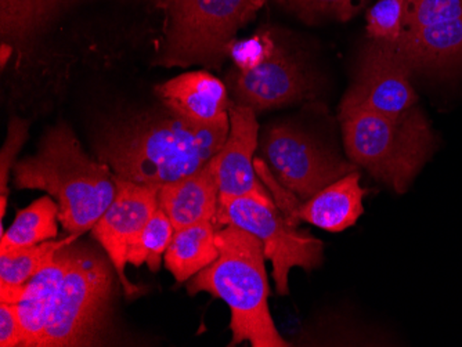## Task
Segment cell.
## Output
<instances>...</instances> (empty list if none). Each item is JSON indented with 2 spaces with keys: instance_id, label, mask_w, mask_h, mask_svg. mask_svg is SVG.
Returning a JSON list of instances; mask_svg holds the SVG:
<instances>
[{
  "instance_id": "7402d4cb",
  "label": "cell",
  "mask_w": 462,
  "mask_h": 347,
  "mask_svg": "<svg viewBox=\"0 0 462 347\" xmlns=\"http://www.w3.org/2000/svg\"><path fill=\"white\" fill-rule=\"evenodd\" d=\"M175 234V227L162 209L158 208L145 224L142 235L129 251L128 263L134 268L147 264L150 270L158 271L162 264V256L170 247Z\"/></svg>"
},
{
  "instance_id": "5b68a950",
  "label": "cell",
  "mask_w": 462,
  "mask_h": 347,
  "mask_svg": "<svg viewBox=\"0 0 462 347\" xmlns=\"http://www.w3.org/2000/svg\"><path fill=\"white\" fill-rule=\"evenodd\" d=\"M266 0H170L165 41L154 66L219 68L237 33Z\"/></svg>"
},
{
  "instance_id": "484cf974",
  "label": "cell",
  "mask_w": 462,
  "mask_h": 347,
  "mask_svg": "<svg viewBox=\"0 0 462 347\" xmlns=\"http://www.w3.org/2000/svg\"><path fill=\"white\" fill-rule=\"evenodd\" d=\"M462 18V0H421L410 9L404 30L456 22Z\"/></svg>"
},
{
  "instance_id": "d6986e66",
  "label": "cell",
  "mask_w": 462,
  "mask_h": 347,
  "mask_svg": "<svg viewBox=\"0 0 462 347\" xmlns=\"http://www.w3.org/2000/svg\"><path fill=\"white\" fill-rule=\"evenodd\" d=\"M217 233L214 222L197 223L193 226L175 230L163 256V263L179 284L193 279L217 260L219 256Z\"/></svg>"
},
{
  "instance_id": "9c48e42d",
  "label": "cell",
  "mask_w": 462,
  "mask_h": 347,
  "mask_svg": "<svg viewBox=\"0 0 462 347\" xmlns=\"http://www.w3.org/2000/svg\"><path fill=\"white\" fill-rule=\"evenodd\" d=\"M116 198L96 223L92 233L107 253L125 294L132 297L140 289L126 279L125 268L128 264L129 251L139 240L145 224L160 208V187L139 185L118 176H116Z\"/></svg>"
},
{
  "instance_id": "4316f807",
  "label": "cell",
  "mask_w": 462,
  "mask_h": 347,
  "mask_svg": "<svg viewBox=\"0 0 462 347\" xmlns=\"http://www.w3.org/2000/svg\"><path fill=\"white\" fill-rule=\"evenodd\" d=\"M276 42L273 41L272 36L256 35L245 41H236L230 48L228 57L235 59L236 68L252 69L263 63L264 59L270 56Z\"/></svg>"
},
{
  "instance_id": "7c38bea8",
  "label": "cell",
  "mask_w": 462,
  "mask_h": 347,
  "mask_svg": "<svg viewBox=\"0 0 462 347\" xmlns=\"http://www.w3.org/2000/svg\"><path fill=\"white\" fill-rule=\"evenodd\" d=\"M228 119L230 132L227 140L211 160L219 183V204L240 196L270 198L255 169L254 154L259 147V123L255 111L231 101Z\"/></svg>"
},
{
  "instance_id": "ac0fdd59",
  "label": "cell",
  "mask_w": 462,
  "mask_h": 347,
  "mask_svg": "<svg viewBox=\"0 0 462 347\" xmlns=\"http://www.w3.org/2000/svg\"><path fill=\"white\" fill-rule=\"evenodd\" d=\"M363 198L360 175L353 170L303 202L295 211V217L326 232L341 233L362 216Z\"/></svg>"
},
{
  "instance_id": "7a4b0ae2",
  "label": "cell",
  "mask_w": 462,
  "mask_h": 347,
  "mask_svg": "<svg viewBox=\"0 0 462 347\" xmlns=\"http://www.w3.org/2000/svg\"><path fill=\"white\" fill-rule=\"evenodd\" d=\"M20 190H42L56 199L59 222L69 234L95 227L116 196V175L108 165L85 152L66 122L49 129L35 154L13 168Z\"/></svg>"
},
{
  "instance_id": "ffe728a7",
  "label": "cell",
  "mask_w": 462,
  "mask_h": 347,
  "mask_svg": "<svg viewBox=\"0 0 462 347\" xmlns=\"http://www.w3.org/2000/svg\"><path fill=\"white\" fill-rule=\"evenodd\" d=\"M56 199L45 196L33 201L27 208L18 211L14 222L6 233H2L0 252L33 247L57 237L59 205Z\"/></svg>"
},
{
  "instance_id": "44dd1931",
  "label": "cell",
  "mask_w": 462,
  "mask_h": 347,
  "mask_svg": "<svg viewBox=\"0 0 462 347\" xmlns=\"http://www.w3.org/2000/svg\"><path fill=\"white\" fill-rule=\"evenodd\" d=\"M79 235L69 234L60 241H45L33 247L0 252V287L21 288L46 268L62 248L69 247Z\"/></svg>"
},
{
  "instance_id": "603a6c76",
  "label": "cell",
  "mask_w": 462,
  "mask_h": 347,
  "mask_svg": "<svg viewBox=\"0 0 462 347\" xmlns=\"http://www.w3.org/2000/svg\"><path fill=\"white\" fill-rule=\"evenodd\" d=\"M279 6L297 15L306 24H318L324 20L349 22L359 14L368 0H274Z\"/></svg>"
},
{
  "instance_id": "cb8c5ba5",
  "label": "cell",
  "mask_w": 462,
  "mask_h": 347,
  "mask_svg": "<svg viewBox=\"0 0 462 347\" xmlns=\"http://www.w3.org/2000/svg\"><path fill=\"white\" fill-rule=\"evenodd\" d=\"M409 14L406 0H380L367 14V32L371 39L394 43L401 38Z\"/></svg>"
},
{
  "instance_id": "f1b7e54d",
  "label": "cell",
  "mask_w": 462,
  "mask_h": 347,
  "mask_svg": "<svg viewBox=\"0 0 462 347\" xmlns=\"http://www.w3.org/2000/svg\"><path fill=\"white\" fill-rule=\"evenodd\" d=\"M406 2H407V5H409V12H410V9H412V7H414L415 5L420 4V2H421V0H406Z\"/></svg>"
},
{
  "instance_id": "3957f363",
  "label": "cell",
  "mask_w": 462,
  "mask_h": 347,
  "mask_svg": "<svg viewBox=\"0 0 462 347\" xmlns=\"http://www.w3.org/2000/svg\"><path fill=\"white\" fill-rule=\"evenodd\" d=\"M219 256L190 279L189 294L207 292L230 309L231 346L249 342L254 347H287L269 309V281L261 241L245 230H217Z\"/></svg>"
},
{
  "instance_id": "4fadbf2b",
  "label": "cell",
  "mask_w": 462,
  "mask_h": 347,
  "mask_svg": "<svg viewBox=\"0 0 462 347\" xmlns=\"http://www.w3.org/2000/svg\"><path fill=\"white\" fill-rule=\"evenodd\" d=\"M154 92L162 107L199 125L217 123L230 110L227 87L205 69L178 75L157 85Z\"/></svg>"
},
{
  "instance_id": "83f0119b",
  "label": "cell",
  "mask_w": 462,
  "mask_h": 347,
  "mask_svg": "<svg viewBox=\"0 0 462 347\" xmlns=\"http://www.w3.org/2000/svg\"><path fill=\"white\" fill-rule=\"evenodd\" d=\"M25 333L15 303L0 302V346H24Z\"/></svg>"
},
{
  "instance_id": "8fae6325",
  "label": "cell",
  "mask_w": 462,
  "mask_h": 347,
  "mask_svg": "<svg viewBox=\"0 0 462 347\" xmlns=\"http://www.w3.org/2000/svg\"><path fill=\"white\" fill-rule=\"evenodd\" d=\"M226 87L233 96V103L251 108L256 115L300 103L313 93V84L305 68L277 43L255 68L231 69Z\"/></svg>"
},
{
  "instance_id": "5bb4252c",
  "label": "cell",
  "mask_w": 462,
  "mask_h": 347,
  "mask_svg": "<svg viewBox=\"0 0 462 347\" xmlns=\"http://www.w3.org/2000/svg\"><path fill=\"white\" fill-rule=\"evenodd\" d=\"M407 66L420 74L445 77L462 69V18L404 30L393 43Z\"/></svg>"
},
{
  "instance_id": "9a60e30c",
  "label": "cell",
  "mask_w": 462,
  "mask_h": 347,
  "mask_svg": "<svg viewBox=\"0 0 462 347\" xmlns=\"http://www.w3.org/2000/svg\"><path fill=\"white\" fill-rule=\"evenodd\" d=\"M93 0H0L2 45L24 49L45 35L61 18ZM158 10L168 9L170 0H142Z\"/></svg>"
},
{
  "instance_id": "8992f818",
  "label": "cell",
  "mask_w": 462,
  "mask_h": 347,
  "mask_svg": "<svg viewBox=\"0 0 462 347\" xmlns=\"http://www.w3.org/2000/svg\"><path fill=\"white\" fill-rule=\"evenodd\" d=\"M113 274L106 259L77 247L39 347L93 346L107 324Z\"/></svg>"
},
{
  "instance_id": "2e32d148",
  "label": "cell",
  "mask_w": 462,
  "mask_h": 347,
  "mask_svg": "<svg viewBox=\"0 0 462 347\" xmlns=\"http://www.w3.org/2000/svg\"><path fill=\"white\" fill-rule=\"evenodd\" d=\"M158 204L175 230L214 222L219 209V183L212 160L186 178L161 186Z\"/></svg>"
},
{
  "instance_id": "d4e9b609",
  "label": "cell",
  "mask_w": 462,
  "mask_h": 347,
  "mask_svg": "<svg viewBox=\"0 0 462 347\" xmlns=\"http://www.w3.org/2000/svg\"><path fill=\"white\" fill-rule=\"evenodd\" d=\"M30 133V122L20 116H13L7 123L6 140L0 151V201L9 198L10 172L14 168L15 158L20 154Z\"/></svg>"
},
{
  "instance_id": "277c9868",
  "label": "cell",
  "mask_w": 462,
  "mask_h": 347,
  "mask_svg": "<svg viewBox=\"0 0 462 347\" xmlns=\"http://www.w3.org/2000/svg\"><path fill=\"white\" fill-rule=\"evenodd\" d=\"M339 119L349 160L397 194L409 190L438 149V136L417 105L391 116L344 98Z\"/></svg>"
},
{
  "instance_id": "30bf717a",
  "label": "cell",
  "mask_w": 462,
  "mask_h": 347,
  "mask_svg": "<svg viewBox=\"0 0 462 347\" xmlns=\"http://www.w3.org/2000/svg\"><path fill=\"white\" fill-rule=\"evenodd\" d=\"M411 77L393 43L373 39L363 49L355 82L344 98L383 115H402L417 105Z\"/></svg>"
},
{
  "instance_id": "6da1fadb",
  "label": "cell",
  "mask_w": 462,
  "mask_h": 347,
  "mask_svg": "<svg viewBox=\"0 0 462 347\" xmlns=\"http://www.w3.org/2000/svg\"><path fill=\"white\" fill-rule=\"evenodd\" d=\"M228 132V116L199 125L162 107L110 122L97 134L95 149L97 160L118 178L161 187L205 167Z\"/></svg>"
},
{
  "instance_id": "ba28073f",
  "label": "cell",
  "mask_w": 462,
  "mask_h": 347,
  "mask_svg": "<svg viewBox=\"0 0 462 347\" xmlns=\"http://www.w3.org/2000/svg\"><path fill=\"white\" fill-rule=\"evenodd\" d=\"M259 152L280 185L302 201L356 170L355 163L342 160L291 122L270 125L262 134Z\"/></svg>"
},
{
  "instance_id": "52a82bcc",
  "label": "cell",
  "mask_w": 462,
  "mask_h": 347,
  "mask_svg": "<svg viewBox=\"0 0 462 347\" xmlns=\"http://www.w3.org/2000/svg\"><path fill=\"white\" fill-rule=\"evenodd\" d=\"M214 224L217 230L231 224L261 241L264 256L272 261L279 295L290 294L288 277L293 268L310 271L323 261V242L298 230L300 223L287 216L272 198L240 196L222 202Z\"/></svg>"
},
{
  "instance_id": "e0dca14e",
  "label": "cell",
  "mask_w": 462,
  "mask_h": 347,
  "mask_svg": "<svg viewBox=\"0 0 462 347\" xmlns=\"http://www.w3.org/2000/svg\"><path fill=\"white\" fill-rule=\"evenodd\" d=\"M75 252L77 245L74 243L62 248L53 260L25 285L24 295L17 303L18 315L25 333L24 347H39L41 344L64 277L74 261Z\"/></svg>"
}]
</instances>
